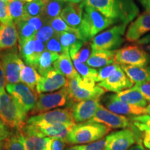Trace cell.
<instances>
[{
	"label": "cell",
	"mask_w": 150,
	"mask_h": 150,
	"mask_svg": "<svg viewBox=\"0 0 150 150\" xmlns=\"http://www.w3.org/2000/svg\"><path fill=\"white\" fill-rule=\"evenodd\" d=\"M81 4L93 7L116 24L127 25L138 16L140 11L135 0H84Z\"/></svg>",
	"instance_id": "cell-1"
},
{
	"label": "cell",
	"mask_w": 150,
	"mask_h": 150,
	"mask_svg": "<svg viewBox=\"0 0 150 150\" xmlns=\"http://www.w3.org/2000/svg\"><path fill=\"white\" fill-rule=\"evenodd\" d=\"M27 112L6 92L0 91V120L9 129L20 131L27 124Z\"/></svg>",
	"instance_id": "cell-2"
},
{
	"label": "cell",
	"mask_w": 150,
	"mask_h": 150,
	"mask_svg": "<svg viewBox=\"0 0 150 150\" xmlns=\"http://www.w3.org/2000/svg\"><path fill=\"white\" fill-rule=\"evenodd\" d=\"M81 6H83V18L78 29L83 40H91L103 30L115 24L113 20L106 18L93 7Z\"/></svg>",
	"instance_id": "cell-3"
},
{
	"label": "cell",
	"mask_w": 150,
	"mask_h": 150,
	"mask_svg": "<svg viewBox=\"0 0 150 150\" xmlns=\"http://www.w3.org/2000/svg\"><path fill=\"white\" fill-rule=\"evenodd\" d=\"M110 129L97 122H86L75 125L65 138V142L72 145L89 144L102 139L110 132Z\"/></svg>",
	"instance_id": "cell-4"
},
{
	"label": "cell",
	"mask_w": 150,
	"mask_h": 150,
	"mask_svg": "<svg viewBox=\"0 0 150 150\" xmlns=\"http://www.w3.org/2000/svg\"><path fill=\"white\" fill-rule=\"evenodd\" d=\"M95 83V80L83 79L81 76L68 79L66 88L70 102L74 104L86 99L100 98L106 91Z\"/></svg>",
	"instance_id": "cell-5"
},
{
	"label": "cell",
	"mask_w": 150,
	"mask_h": 150,
	"mask_svg": "<svg viewBox=\"0 0 150 150\" xmlns=\"http://www.w3.org/2000/svg\"><path fill=\"white\" fill-rule=\"evenodd\" d=\"M127 24H117L113 27L99 33L91 40L93 50H115L125 42Z\"/></svg>",
	"instance_id": "cell-6"
},
{
	"label": "cell",
	"mask_w": 150,
	"mask_h": 150,
	"mask_svg": "<svg viewBox=\"0 0 150 150\" xmlns=\"http://www.w3.org/2000/svg\"><path fill=\"white\" fill-rule=\"evenodd\" d=\"M115 63L146 67L150 64V54L140 45L131 44L116 50Z\"/></svg>",
	"instance_id": "cell-7"
},
{
	"label": "cell",
	"mask_w": 150,
	"mask_h": 150,
	"mask_svg": "<svg viewBox=\"0 0 150 150\" xmlns=\"http://www.w3.org/2000/svg\"><path fill=\"white\" fill-rule=\"evenodd\" d=\"M72 105L69 99L67 89L65 87L54 93L39 94L35 107L31 110V115H38L64 106L70 108Z\"/></svg>",
	"instance_id": "cell-8"
},
{
	"label": "cell",
	"mask_w": 150,
	"mask_h": 150,
	"mask_svg": "<svg viewBox=\"0 0 150 150\" xmlns=\"http://www.w3.org/2000/svg\"><path fill=\"white\" fill-rule=\"evenodd\" d=\"M0 61L4 71L7 83H18L24 62L18 46L9 50L0 51Z\"/></svg>",
	"instance_id": "cell-9"
},
{
	"label": "cell",
	"mask_w": 150,
	"mask_h": 150,
	"mask_svg": "<svg viewBox=\"0 0 150 150\" xmlns=\"http://www.w3.org/2000/svg\"><path fill=\"white\" fill-rule=\"evenodd\" d=\"M75 123L70 108H56L30 117L26 125L33 126L56 125V124Z\"/></svg>",
	"instance_id": "cell-10"
},
{
	"label": "cell",
	"mask_w": 150,
	"mask_h": 150,
	"mask_svg": "<svg viewBox=\"0 0 150 150\" xmlns=\"http://www.w3.org/2000/svg\"><path fill=\"white\" fill-rule=\"evenodd\" d=\"M75 125L76 123L56 124L43 126L26 125L20 131L25 134H33L40 137L58 138L65 140L69 132Z\"/></svg>",
	"instance_id": "cell-11"
},
{
	"label": "cell",
	"mask_w": 150,
	"mask_h": 150,
	"mask_svg": "<svg viewBox=\"0 0 150 150\" xmlns=\"http://www.w3.org/2000/svg\"><path fill=\"white\" fill-rule=\"evenodd\" d=\"M6 89L27 112L31 111L35 107L38 93L32 91L27 85L22 83H7Z\"/></svg>",
	"instance_id": "cell-12"
},
{
	"label": "cell",
	"mask_w": 150,
	"mask_h": 150,
	"mask_svg": "<svg viewBox=\"0 0 150 150\" xmlns=\"http://www.w3.org/2000/svg\"><path fill=\"white\" fill-rule=\"evenodd\" d=\"M138 131L133 127L115 131L106 136L107 146L106 150H128L137 142Z\"/></svg>",
	"instance_id": "cell-13"
},
{
	"label": "cell",
	"mask_w": 150,
	"mask_h": 150,
	"mask_svg": "<svg viewBox=\"0 0 150 150\" xmlns=\"http://www.w3.org/2000/svg\"><path fill=\"white\" fill-rule=\"evenodd\" d=\"M88 122L102 124L110 129H124L130 127L131 125L130 118L114 113L102 104L99 105L94 117Z\"/></svg>",
	"instance_id": "cell-14"
},
{
	"label": "cell",
	"mask_w": 150,
	"mask_h": 150,
	"mask_svg": "<svg viewBox=\"0 0 150 150\" xmlns=\"http://www.w3.org/2000/svg\"><path fill=\"white\" fill-rule=\"evenodd\" d=\"M102 102L108 110L117 115L137 116L146 114L145 108L124 102L118 99L116 94L106 95L103 97Z\"/></svg>",
	"instance_id": "cell-15"
},
{
	"label": "cell",
	"mask_w": 150,
	"mask_h": 150,
	"mask_svg": "<svg viewBox=\"0 0 150 150\" xmlns=\"http://www.w3.org/2000/svg\"><path fill=\"white\" fill-rule=\"evenodd\" d=\"M150 31V11L142 13L131 22L125 33V40L137 42Z\"/></svg>",
	"instance_id": "cell-16"
},
{
	"label": "cell",
	"mask_w": 150,
	"mask_h": 150,
	"mask_svg": "<svg viewBox=\"0 0 150 150\" xmlns=\"http://www.w3.org/2000/svg\"><path fill=\"white\" fill-rule=\"evenodd\" d=\"M100 104V98L86 99L74 103L70 108L74 121L83 123L91 120Z\"/></svg>",
	"instance_id": "cell-17"
},
{
	"label": "cell",
	"mask_w": 150,
	"mask_h": 150,
	"mask_svg": "<svg viewBox=\"0 0 150 150\" xmlns=\"http://www.w3.org/2000/svg\"><path fill=\"white\" fill-rule=\"evenodd\" d=\"M134 83L128 78L120 66L118 69L108 79L97 84L105 91L120 93L134 86Z\"/></svg>",
	"instance_id": "cell-18"
},
{
	"label": "cell",
	"mask_w": 150,
	"mask_h": 150,
	"mask_svg": "<svg viewBox=\"0 0 150 150\" xmlns=\"http://www.w3.org/2000/svg\"><path fill=\"white\" fill-rule=\"evenodd\" d=\"M68 79L61 73L53 70L49 72L45 76H41L36 86L38 94L51 93L67 87Z\"/></svg>",
	"instance_id": "cell-19"
},
{
	"label": "cell",
	"mask_w": 150,
	"mask_h": 150,
	"mask_svg": "<svg viewBox=\"0 0 150 150\" xmlns=\"http://www.w3.org/2000/svg\"><path fill=\"white\" fill-rule=\"evenodd\" d=\"M19 36L16 24H0V51L9 50L17 46Z\"/></svg>",
	"instance_id": "cell-20"
},
{
	"label": "cell",
	"mask_w": 150,
	"mask_h": 150,
	"mask_svg": "<svg viewBox=\"0 0 150 150\" xmlns=\"http://www.w3.org/2000/svg\"><path fill=\"white\" fill-rule=\"evenodd\" d=\"M61 17L70 27L78 29L83 18V6L81 4L66 3Z\"/></svg>",
	"instance_id": "cell-21"
},
{
	"label": "cell",
	"mask_w": 150,
	"mask_h": 150,
	"mask_svg": "<svg viewBox=\"0 0 150 150\" xmlns=\"http://www.w3.org/2000/svg\"><path fill=\"white\" fill-rule=\"evenodd\" d=\"M72 61L69 52H65L59 56V59L54 63V70L65 76L67 79L79 77L80 75L76 71Z\"/></svg>",
	"instance_id": "cell-22"
},
{
	"label": "cell",
	"mask_w": 150,
	"mask_h": 150,
	"mask_svg": "<svg viewBox=\"0 0 150 150\" xmlns=\"http://www.w3.org/2000/svg\"><path fill=\"white\" fill-rule=\"evenodd\" d=\"M116 50H93L91 56L86 62V65L93 67H102L115 63Z\"/></svg>",
	"instance_id": "cell-23"
},
{
	"label": "cell",
	"mask_w": 150,
	"mask_h": 150,
	"mask_svg": "<svg viewBox=\"0 0 150 150\" xmlns=\"http://www.w3.org/2000/svg\"><path fill=\"white\" fill-rule=\"evenodd\" d=\"M92 52L93 48L91 46V42L90 41L82 40H79L69 50V53L72 61L78 60L83 63L87 62Z\"/></svg>",
	"instance_id": "cell-24"
},
{
	"label": "cell",
	"mask_w": 150,
	"mask_h": 150,
	"mask_svg": "<svg viewBox=\"0 0 150 150\" xmlns=\"http://www.w3.org/2000/svg\"><path fill=\"white\" fill-rule=\"evenodd\" d=\"M59 56L58 54L45 50L38 60L34 68L41 76H45L49 72L54 70V64Z\"/></svg>",
	"instance_id": "cell-25"
},
{
	"label": "cell",
	"mask_w": 150,
	"mask_h": 150,
	"mask_svg": "<svg viewBox=\"0 0 150 150\" xmlns=\"http://www.w3.org/2000/svg\"><path fill=\"white\" fill-rule=\"evenodd\" d=\"M116 95L120 100L128 103L129 104L143 108L147 106V101L145 97L142 96L140 91L134 89L133 87L120 92Z\"/></svg>",
	"instance_id": "cell-26"
},
{
	"label": "cell",
	"mask_w": 150,
	"mask_h": 150,
	"mask_svg": "<svg viewBox=\"0 0 150 150\" xmlns=\"http://www.w3.org/2000/svg\"><path fill=\"white\" fill-rule=\"evenodd\" d=\"M120 67L134 83L149 81V73L147 67L125 65H122Z\"/></svg>",
	"instance_id": "cell-27"
},
{
	"label": "cell",
	"mask_w": 150,
	"mask_h": 150,
	"mask_svg": "<svg viewBox=\"0 0 150 150\" xmlns=\"http://www.w3.org/2000/svg\"><path fill=\"white\" fill-rule=\"evenodd\" d=\"M41 76L34 67L29 65H24L22 66L20 71V79L22 83L27 85L32 91H36V86L40 79Z\"/></svg>",
	"instance_id": "cell-28"
},
{
	"label": "cell",
	"mask_w": 150,
	"mask_h": 150,
	"mask_svg": "<svg viewBox=\"0 0 150 150\" xmlns=\"http://www.w3.org/2000/svg\"><path fill=\"white\" fill-rule=\"evenodd\" d=\"M64 1L62 0H45V6L41 16L46 22L59 17L64 8Z\"/></svg>",
	"instance_id": "cell-29"
},
{
	"label": "cell",
	"mask_w": 150,
	"mask_h": 150,
	"mask_svg": "<svg viewBox=\"0 0 150 150\" xmlns=\"http://www.w3.org/2000/svg\"><path fill=\"white\" fill-rule=\"evenodd\" d=\"M22 139L26 150H45L50 138L22 133Z\"/></svg>",
	"instance_id": "cell-30"
},
{
	"label": "cell",
	"mask_w": 150,
	"mask_h": 150,
	"mask_svg": "<svg viewBox=\"0 0 150 150\" xmlns=\"http://www.w3.org/2000/svg\"><path fill=\"white\" fill-rule=\"evenodd\" d=\"M19 50L21 58L27 65L34 66L35 37L19 43Z\"/></svg>",
	"instance_id": "cell-31"
},
{
	"label": "cell",
	"mask_w": 150,
	"mask_h": 150,
	"mask_svg": "<svg viewBox=\"0 0 150 150\" xmlns=\"http://www.w3.org/2000/svg\"><path fill=\"white\" fill-rule=\"evenodd\" d=\"M131 127L138 132L147 134L150 136V115H144L133 116L130 117Z\"/></svg>",
	"instance_id": "cell-32"
},
{
	"label": "cell",
	"mask_w": 150,
	"mask_h": 150,
	"mask_svg": "<svg viewBox=\"0 0 150 150\" xmlns=\"http://www.w3.org/2000/svg\"><path fill=\"white\" fill-rule=\"evenodd\" d=\"M24 3L22 0H15L8 3L9 14L16 24L23 20L26 16L24 9Z\"/></svg>",
	"instance_id": "cell-33"
},
{
	"label": "cell",
	"mask_w": 150,
	"mask_h": 150,
	"mask_svg": "<svg viewBox=\"0 0 150 150\" xmlns=\"http://www.w3.org/2000/svg\"><path fill=\"white\" fill-rule=\"evenodd\" d=\"M73 63L79 74L83 79H92L96 81L98 71L88 66L78 60H73ZM96 82V81H95Z\"/></svg>",
	"instance_id": "cell-34"
},
{
	"label": "cell",
	"mask_w": 150,
	"mask_h": 150,
	"mask_svg": "<svg viewBox=\"0 0 150 150\" xmlns=\"http://www.w3.org/2000/svg\"><path fill=\"white\" fill-rule=\"evenodd\" d=\"M16 25L17 29H18L19 43L27 40L28 39L34 38L36 34L37 31H35L34 27L24 20L19 22Z\"/></svg>",
	"instance_id": "cell-35"
},
{
	"label": "cell",
	"mask_w": 150,
	"mask_h": 150,
	"mask_svg": "<svg viewBox=\"0 0 150 150\" xmlns=\"http://www.w3.org/2000/svg\"><path fill=\"white\" fill-rule=\"evenodd\" d=\"M4 142L8 150H26L22 139V133L19 130L11 133Z\"/></svg>",
	"instance_id": "cell-36"
},
{
	"label": "cell",
	"mask_w": 150,
	"mask_h": 150,
	"mask_svg": "<svg viewBox=\"0 0 150 150\" xmlns=\"http://www.w3.org/2000/svg\"><path fill=\"white\" fill-rule=\"evenodd\" d=\"M59 38L62 47L64 52H69V50L79 40H82L79 33L62 32L59 33Z\"/></svg>",
	"instance_id": "cell-37"
},
{
	"label": "cell",
	"mask_w": 150,
	"mask_h": 150,
	"mask_svg": "<svg viewBox=\"0 0 150 150\" xmlns=\"http://www.w3.org/2000/svg\"><path fill=\"white\" fill-rule=\"evenodd\" d=\"M44 6L45 0H33L24 4V13L26 16L29 17L41 16Z\"/></svg>",
	"instance_id": "cell-38"
},
{
	"label": "cell",
	"mask_w": 150,
	"mask_h": 150,
	"mask_svg": "<svg viewBox=\"0 0 150 150\" xmlns=\"http://www.w3.org/2000/svg\"><path fill=\"white\" fill-rule=\"evenodd\" d=\"M50 26L52 27L55 32L62 33V32H73V33H79L78 29L70 27V26L65 22L61 16L56 17L52 19L50 21L47 22Z\"/></svg>",
	"instance_id": "cell-39"
},
{
	"label": "cell",
	"mask_w": 150,
	"mask_h": 150,
	"mask_svg": "<svg viewBox=\"0 0 150 150\" xmlns=\"http://www.w3.org/2000/svg\"><path fill=\"white\" fill-rule=\"evenodd\" d=\"M55 33V31L52 29L50 24L48 22H46V24L37 31L35 35V38L45 44L49 40H50L54 36Z\"/></svg>",
	"instance_id": "cell-40"
},
{
	"label": "cell",
	"mask_w": 150,
	"mask_h": 150,
	"mask_svg": "<svg viewBox=\"0 0 150 150\" xmlns=\"http://www.w3.org/2000/svg\"><path fill=\"white\" fill-rule=\"evenodd\" d=\"M120 66V65L113 63V64L108 65L104 67H101L98 70V74H97L95 81L97 82V83H99V82H102L105 79H108L117 70L118 67Z\"/></svg>",
	"instance_id": "cell-41"
},
{
	"label": "cell",
	"mask_w": 150,
	"mask_h": 150,
	"mask_svg": "<svg viewBox=\"0 0 150 150\" xmlns=\"http://www.w3.org/2000/svg\"><path fill=\"white\" fill-rule=\"evenodd\" d=\"M45 48L48 51L58 54L59 55L64 53L65 52L59 40V33L56 32L54 36L45 43Z\"/></svg>",
	"instance_id": "cell-42"
},
{
	"label": "cell",
	"mask_w": 150,
	"mask_h": 150,
	"mask_svg": "<svg viewBox=\"0 0 150 150\" xmlns=\"http://www.w3.org/2000/svg\"><path fill=\"white\" fill-rule=\"evenodd\" d=\"M106 146H107V139L105 137L87 145H78V147L79 150H106Z\"/></svg>",
	"instance_id": "cell-43"
},
{
	"label": "cell",
	"mask_w": 150,
	"mask_h": 150,
	"mask_svg": "<svg viewBox=\"0 0 150 150\" xmlns=\"http://www.w3.org/2000/svg\"><path fill=\"white\" fill-rule=\"evenodd\" d=\"M13 22L8 12V2L5 0H0V24H7Z\"/></svg>",
	"instance_id": "cell-44"
},
{
	"label": "cell",
	"mask_w": 150,
	"mask_h": 150,
	"mask_svg": "<svg viewBox=\"0 0 150 150\" xmlns=\"http://www.w3.org/2000/svg\"><path fill=\"white\" fill-rule=\"evenodd\" d=\"M24 21L27 22V23L31 24L32 27H34L35 31H38L40 30L45 24H46L45 20L42 18V16H38V17H29L25 16L24 18Z\"/></svg>",
	"instance_id": "cell-45"
},
{
	"label": "cell",
	"mask_w": 150,
	"mask_h": 150,
	"mask_svg": "<svg viewBox=\"0 0 150 150\" xmlns=\"http://www.w3.org/2000/svg\"><path fill=\"white\" fill-rule=\"evenodd\" d=\"M134 89L140 91L147 102H150V81L136 83L133 86Z\"/></svg>",
	"instance_id": "cell-46"
},
{
	"label": "cell",
	"mask_w": 150,
	"mask_h": 150,
	"mask_svg": "<svg viewBox=\"0 0 150 150\" xmlns=\"http://www.w3.org/2000/svg\"><path fill=\"white\" fill-rule=\"evenodd\" d=\"M65 142V140H63L50 138L45 150H63Z\"/></svg>",
	"instance_id": "cell-47"
},
{
	"label": "cell",
	"mask_w": 150,
	"mask_h": 150,
	"mask_svg": "<svg viewBox=\"0 0 150 150\" xmlns=\"http://www.w3.org/2000/svg\"><path fill=\"white\" fill-rule=\"evenodd\" d=\"M11 134L8 127H7L0 120V142L4 141Z\"/></svg>",
	"instance_id": "cell-48"
},
{
	"label": "cell",
	"mask_w": 150,
	"mask_h": 150,
	"mask_svg": "<svg viewBox=\"0 0 150 150\" xmlns=\"http://www.w3.org/2000/svg\"><path fill=\"white\" fill-rule=\"evenodd\" d=\"M6 75L2 65L0 61V91L4 90L5 86H6Z\"/></svg>",
	"instance_id": "cell-49"
},
{
	"label": "cell",
	"mask_w": 150,
	"mask_h": 150,
	"mask_svg": "<svg viewBox=\"0 0 150 150\" xmlns=\"http://www.w3.org/2000/svg\"><path fill=\"white\" fill-rule=\"evenodd\" d=\"M140 45H149L150 44V33H147V35H144L141 38L140 40H138L136 42Z\"/></svg>",
	"instance_id": "cell-50"
},
{
	"label": "cell",
	"mask_w": 150,
	"mask_h": 150,
	"mask_svg": "<svg viewBox=\"0 0 150 150\" xmlns=\"http://www.w3.org/2000/svg\"><path fill=\"white\" fill-rule=\"evenodd\" d=\"M128 150H149L146 149L145 147H144V146L142 145L141 140H139L136 143V145H134L132 147H131Z\"/></svg>",
	"instance_id": "cell-51"
},
{
	"label": "cell",
	"mask_w": 150,
	"mask_h": 150,
	"mask_svg": "<svg viewBox=\"0 0 150 150\" xmlns=\"http://www.w3.org/2000/svg\"><path fill=\"white\" fill-rule=\"evenodd\" d=\"M142 142L146 148L150 150V136L147 134H142Z\"/></svg>",
	"instance_id": "cell-52"
},
{
	"label": "cell",
	"mask_w": 150,
	"mask_h": 150,
	"mask_svg": "<svg viewBox=\"0 0 150 150\" xmlns=\"http://www.w3.org/2000/svg\"><path fill=\"white\" fill-rule=\"evenodd\" d=\"M146 11H150V0H138Z\"/></svg>",
	"instance_id": "cell-53"
},
{
	"label": "cell",
	"mask_w": 150,
	"mask_h": 150,
	"mask_svg": "<svg viewBox=\"0 0 150 150\" xmlns=\"http://www.w3.org/2000/svg\"><path fill=\"white\" fill-rule=\"evenodd\" d=\"M64 1L65 3H74V4H79L83 2L84 0H62Z\"/></svg>",
	"instance_id": "cell-54"
},
{
	"label": "cell",
	"mask_w": 150,
	"mask_h": 150,
	"mask_svg": "<svg viewBox=\"0 0 150 150\" xmlns=\"http://www.w3.org/2000/svg\"><path fill=\"white\" fill-rule=\"evenodd\" d=\"M145 113L147 115H150V104H148L145 108Z\"/></svg>",
	"instance_id": "cell-55"
},
{
	"label": "cell",
	"mask_w": 150,
	"mask_h": 150,
	"mask_svg": "<svg viewBox=\"0 0 150 150\" xmlns=\"http://www.w3.org/2000/svg\"><path fill=\"white\" fill-rule=\"evenodd\" d=\"M66 150H79V149L78 145H76V146H72V147L67 148Z\"/></svg>",
	"instance_id": "cell-56"
},
{
	"label": "cell",
	"mask_w": 150,
	"mask_h": 150,
	"mask_svg": "<svg viewBox=\"0 0 150 150\" xmlns=\"http://www.w3.org/2000/svg\"><path fill=\"white\" fill-rule=\"evenodd\" d=\"M145 50H146V51L150 52V44L147 45L145 47Z\"/></svg>",
	"instance_id": "cell-57"
},
{
	"label": "cell",
	"mask_w": 150,
	"mask_h": 150,
	"mask_svg": "<svg viewBox=\"0 0 150 150\" xmlns=\"http://www.w3.org/2000/svg\"><path fill=\"white\" fill-rule=\"evenodd\" d=\"M22 1H24V2H27V3H29V2H31V1H33V0H22Z\"/></svg>",
	"instance_id": "cell-58"
},
{
	"label": "cell",
	"mask_w": 150,
	"mask_h": 150,
	"mask_svg": "<svg viewBox=\"0 0 150 150\" xmlns=\"http://www.w3.org/2000/svg\"><path fill=\"white\" fill-rule=\"evenodd\" d=\"M147 69L148 72H149V77H150V64L147 67ZM149 81H150V79H149Z\"/></svg>",
	"instance_id": "cell-59"
},
{
	"label": "cell",
	"mask_w": 150,
	"mask_h": 150,
	"mask_svg": "<svg viewBox=\"0 0 150 150\" xmlns=\"http://www.w3.org/2000/svg\"><path fill=\"white\" fill-rule=\"evenodd\" d=\"M5 1H6V2L9 3V2H11V1H15V0H5Z\"/></svg>",
	"instance_id": "cell-60"
}]
</instances>
